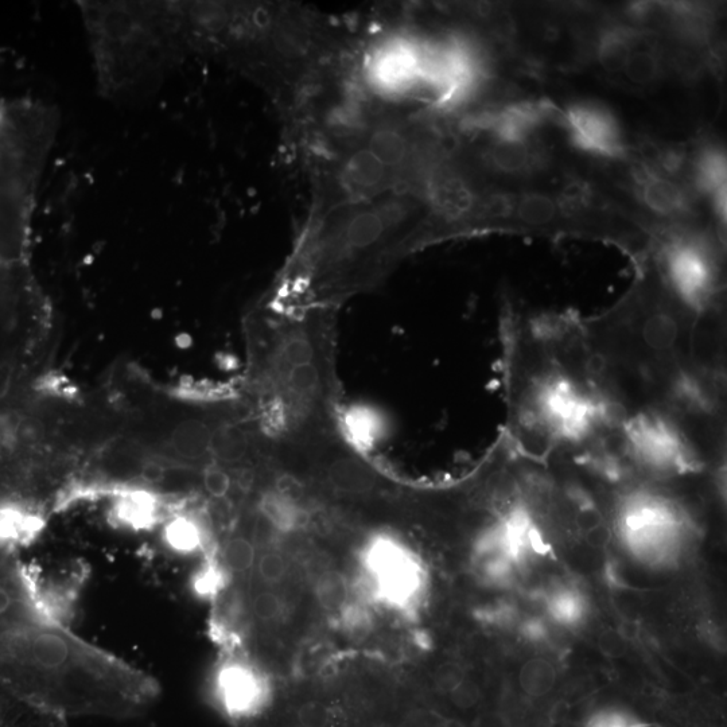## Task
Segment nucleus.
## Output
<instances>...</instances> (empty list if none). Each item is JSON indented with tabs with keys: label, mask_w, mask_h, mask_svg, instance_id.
Returning <instances> with one entry per match:
<instances>
[{
	"label": "nucleus",
	"mask_w": 727,
	"mask_h": 727,
	"mask_svg": "<svg viewBox=\"0 0 727 727\" xmlns=\"http://www.w3.org/2000/svg\"><path fill=\"white\" fill-rule=\"evenodd\" d=\"M0 684L66 721L139 717L159 697L151 676L80 639L40 608L0 620Z\"/></svg>",
	"instance_id": "nucleus-3"
},
{
	"label": "nucleus",
	"mask_w": 727,
	"mask_h": 727,
	"mask_svg": "<svg viewBox=\"0 0 727 727\" xmlns=\"http://www.w3.org/2000/svg\"><path fill=\"white\" fill-rule=\"evenodd\" d=\"M561 114L544 101H519L477 116L473 126L489 132L493 141L527 142L534 139L540 126Z\"/></svg>",
	"instance_id": "nucleus-8"
},
{
	"label": "nucleus",
	"mask_w": 727,
	"mask_h": 727,
	"mask_svg": "<svg viewBox=\"0 0 727 727\" xmlns=\"http://www.w3.org/2000/svg\"><path fill=\"white\" fill-rule=\"evenodd\" d=\"M256 561V547L244 535L233 536L223 548V562L229 573L243 575L252 570Z\"/></svg>",
	"instance_id": "nucleus-18"
},
{
	"label": "nucleus",
	"mask_w": 727,
	"mask_h": 727,
	"mask_svg": "<svg viewBox=\"0 0 727 727\" xmlns=\"http://www.w3.org/2000/svg\"><path fill=\"white\" fill-rule=\"evenodd\" d=\"M167 535H169L170 542L180 550L181 548L190 550L200 542V531L193 523L186 522V520H177L176 523L171 524Z\"/></svg>",
	"instance_id": "nucleus-22"
},
{
	"label": "nucleus",
	"mask_w": 727,
	"mask_h": 727,
	"mask_svg": "<svg viewBox=\"0 0 727 727\" xmlns=\"http://www.w3.org/2000/svg\"><path fill=\"white\" fill-rule=\"evenodd\" d=\"M0 727H69L68 721L46 713L0 688Z\"/></svg>",
	"instance_id": "nucleus-15"
},
{
	"label": "nucleus",
	"mask_w": 727,
	"mask_h": 727,
	"mask_svg": "<svg viewBox=\"0 0 727 727\" xmlns=\"http://www.w3.org/2000/svg\"><path fill=\"white\" fill-rule=\"evenodd\" d=\"M251 610L260 621H271L281 612V600L272 592H259L251 602Z\"/></svg>",
	"instance_id": "nucleus-23"
},
{
	"label": "nucleus",
	"mask_w": 727,
	"mask_h": 727,
	"mask_svg": "<svg viewBox=\"0 0 727 727\" xmlns=\"http://www.w3.org/2000/svg\"><path fill=\"white\" fill-rule=\"evenodd\" d=\"M571 143L594 157L621 159L627 155L624 132L616 116L601 104L575 103L562 112Z\"/></svg>",
	"instance_id": "nucleus-7"
},
{
	"label": "nucleus",
	"mask_w": 727,
	"mask_h": 727,
	"mask_svg": "<svg viewBox=\"0 0 727 727\" xmlns=\"http://www.w3.org/2000/svg\"><path fill=\"white\" fill-rule=\"evenodd\" d=\"M485 163L496 173L507 177H526L536 173L546 163L538 143L493 141L484 154Z\"/></svg>",
	"instance_id": "nucleus-11"
},
{
	"label": "nucleus",
	"mask_w": 727,
	"mask_h": 727,
	"mask_svg": "<svg viewBox=\"0 0 727 727\" xmlns=\"http://www.w3.org/2000/svg\"><path fill=\"white\" fill-rule=\"evenodd\" d=\"M643 40V34L636 27L625 25L604 27L597 38V64L606 75L621 76L632 53Z\"/></svg>",
	"instance_id": "nucleus-12"
},
{
	"label": "nucleus",
	"mask_w": 727,
	"mask_h": 727,
	"mask_svg": "<svg viewBox=\"0 0 727 727\" xmlns=\"http://www.w3.org/2000/svg\"><path fill=\"white\" fill-rule=\"evenodd\" d=\"M501 433L534 460L585 464L604 457L628 415L585 322L538 313L508 321Z\"/></svg>",
	"instance_id": "nucleus-1"
},
{
	"label": "nucleus",
	"mask_w": 727,
	"mask_h": 727,
	"mask_svg": "<svg viewBox=\"0 0 727 727\" xmlns=\"http://www.w3.org/2000/svg\"><path fill=\"white\" fill-rule=\"evenodd\" d=\"M205 491L213 499L221 500L228 496L232 489V477L229 476L224 466L212 464L206 466L204 477H202Z\"/></svg>",
	"instance_id": "nucleus-20"
},
{
	"label": "nucleus",
	"mask_w": 727,
	"mask_h": 727,
	"mask_svg": "<svg viewBox=\"0 0 727 727\" xmlns=\"http://www.w3.org/2000/svg\"><path fill=\"white\" fill-rule=\"evenodd\" d=\"M561 202L544 193H524L515 198L513 219L531 229L547 228L561 219Z\"/></svg>",
	"instance_id": "nucleus-16"
},
{
	"label": "nucleus",
	"mask_w": 727,
	"mask_h": 727,
	"mask_svg": "<svg viewBox=\"0 0 727 727\" xmlns=\"http://www.w3.org/2000/svg\"><path fill=\"white\" fill-rule=\"evenodd\" d=\"M255 565L260 579L268 583V585L281 582L283 577H285L286 562L278 552H266V554H263L259 558L258 563H255Z\"/></svg>",
	"instance_id": "nucleus-21"
},
{
	"label": "nucleus",
	"mask_w": 727,
	"mask_h": 727,
	"mask_svg": "<svg viewBox=\"0 0 727 727\" xmlns=\"http://www.w3.org/2000/svg\"><path fill=\"white\" fill-rule=\"evenodd\" d=\"M223 427L209 425L202 419H189L174 430L171 446L185 460L200 461L209 456L216 458V441Z\"/></svg>",
	"instance_id": "nucleus-14"
},
{
	"label": "nucleus",
	"mask_w": 727,
	"mask_h": 727,
	"mask_svg": "<svg viewBox=\"0 0 727 727\" xmlns=\"http://www.w3.org/2000/svg\"><path fill=\"white\" fill-rule=\"evenodd\" d=\"M589 727H632L631 721L620 713H601L590 721Z\"/></svg>",
	"instance_id": "nucleus-24"
},
{
	"label": "nucleus",
	"mask_w": 727,
	"mask_h": 727,
	"mask_svg": "<svg viewBox=\"0 0 727 727\" xmlns=\"http://www.w3.org/2000/svg\"><path fill=\"white\" fill-rule=\"evenodd\" d=\"M657 279L701 320H725L722 250L714 237L680 225L657 233L651 243Z\"/></svg>",
	"instance_id": "nucleus-5"
},
{
	"label": "nucleus",
	"mask_w": 727,
	"mask_h": 727,
	"mask_svg": "<svg viewBox=\"0 0 727 727\" xmlns=\"http://www.w3.org/2000/svg\"><path fill=\"white\" fill-rule=\"evenodd\" d=\"M600 465L624 481L610 499V524L604 522L610 535L643 561L662 563L675 557L695 531L694 512L674 487L678 480H652Z\"/></svg>",
	"instance_id": "nucleus-4"
},
{
	"label": "nucleus",
	"mask_w": 727,
	"mask_h": 727,
	"mask_svg": "<svg viewBox=\"0 0 727 727\" xmlns=\"http://www.w3.org/2000/svg\"><path fill=\"white\" fill-rule=\"evenodd\" d=\"M726 155L718 147H707L695 162V181L709 196L719 223L726 225L727 216Z\"/></svg>",
	"instance_id": "nucleus-13"
},
{
	"label": "nucleus",
	"mask_w": 727,
	"mask_h": 727,
	"mask_svg": "<svg viewBox=\"0 0 727 727\" xmlns=\"http://www.w3.org/2000/svg\"><path fill=\"white\" fill-rule=\"evenodd\" d=\"M664 71H666V62H664L660 50L656 46L643 44L641 41L629 58L621 76H624V79L635 87L647 88L662 80Z\"/></svg>",
	"instance_id": "nucleus-17"
},
{
	"label": "nucleus",
	"mask_w": 727,
	"mask_h": 727,
	"mask_svg": "<svg viewBox=\"0 0 727 727\" xmlns=\"http://www.w3.org/2000/svg\"><path fill=\"white\" fill-rule=\"evenodd\" d=\"M637 198L649 213L664 221H679L691 215L692 200L679 180L643 165L635 174Z\"/></svg>",
	"instance_id": "nucleus-9"
},
{
	"label": "nucleus",
	"mask_w": 727,
	"mask_h": 727,
	"mask_svg": "<svg viewBox=\"0 0 727 727\" xmlns=\"http://www.w3.org/2000/svg\"><path fill=\"white\" fill-rule=\"evenodd\" d=\"M251 418L272 449L345 433L338 373V310L283 307L270 299L251 318Z\"/></svg>",
	"instance_id": "nucleus-2"
},
{
	"label": "nucleus",
	"mask_w": 727,
	"mask_h": 727,
	"mask_svg": "<svg viewBox=\"0 0 727 727\" xmlns=\"http://www.w3.org/2000/svg\"><path fill=\"white\" fill-rule=\"evenodd\" d=\"M427 42L399 37L384 42L369 61V80L379 92L404 95L425 85Z\"/></svg>",
	"instance_id": "nucleus-6"
},
{
	"label": "nucleus",
	"mask_w": 727,
	"mask_h": 727,
	"mask_svg": "<svg viewBox=\"0 0 727 727\" xmlns=\"http://www.w3.org/2000/svg\"><path fill=\"white\" fill-rule=\"evenodd\" d=\"M431 204L446 223H465L472 219L477 198L468 182L450 171H441L429 184Z\"/></svg>",
	"instance_id": "nucleus-10"
},
{
	"label": "nucleus",
	"mask_w": 727,
	"mask_h": 727,
	"mask_svg": "<svg viewBox=\"0 0 727 727\" xmlns=\"http://www.w3.org/2000/svg\"><path fill=\"white\" fill-rule=\"evenodd\" d=\"M548 608H550L552 616L563 624H571V622L579 620L583 612L581 597L571 590H562V592L552 594Z\"/></svg>",
	"instance_id": "nucleus-19"
}]
</instances>
